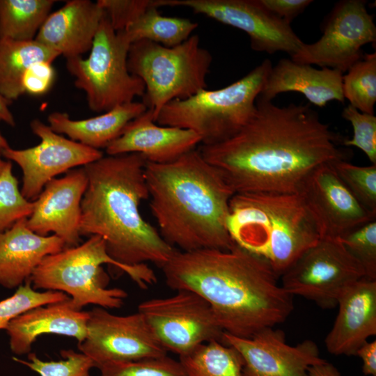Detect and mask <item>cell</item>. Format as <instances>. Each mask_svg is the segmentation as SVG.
Segmentation results:
<instances>
[{
  "label": "cell",
  "mask_w": 376,
  "mask_h": 376,
  "mask_svg": "<svg viewBox=\"0 0 376 376\" xmlns=\"http://www.w3.org/2000/svg\"><path fill=\"white\" fill-rule=\"evenodd\" d=\"M338 138L309 104L279 107L258 96L237 133L198 150L235 194H298L316 168L345 159Z\"/></svg>",
  "instance_id": "1"
},
{
  "label": "cell",
  "mask_w": 376,
  "mask_h": 376,
  "mask_svg": "<svg viewBox=\"0 0 376 376\" xmlns=\"http://www.w3.org/2000/svg\"><path fill=\"white\" fill-rule=\"evenodd\" d=\"M161 268L168 287L201 296L223 331L235 336L251 338L283 323L294 308L293 296L271 267L235 244L226 250H176Z\"/></svg>",
  "instance_id": "2"
},
{
  "label": "cell",
  "mask_w": 376,
  "mask_h": 376,
  "mask_svg": "<svg viewBox=\"0 0 376 376\" xmlns=\"http://www.w3.org/2000/svg\"><path fill=\"white\" fill-rule=\"evenodd\" d=\"M145 157L137 153L108 155L83 167L88 185L81 202V236L98 235L108 254L129 266L152 263L162 267L177 250L141 216L149 198Z\"/></svg>",
  "instance_id": "3"
},
{
  "label": "cell",
  "mask_w": 376,
  "mask_h": 376,
  "mask_svg": "<svg viewBox=\"0 0 376 376\" xmlns=\"http://www.w3.org/2000/svg\"><path fill=\"white\" fill-rule=\"evenodd\" d=\"M151 212L164 241L180 251L231 248L227 229L235 192L194 149L165 164L145 166Z\"/></svg>",
  "instance_id": "4"
},
{
  "label": "cell",
  "mask_w": 376,
  "mask_h": 376,
  "mask_svg": "<svg viewBox=\"0 0 376 376\" xmlns=\"http://www.w3.org/2000/svg\"><path fill=\"white\" fill-rule=\"evenodd\" d=\"M227 229L233 243L280 276L320 238L299 194L236 193Z\"/></svg>",
  "instance_id": "5"
},
{
  "label": "cell",
  "mask_w": 376,
  "mask_h": 376,
  "mask_svg": "<svg viewBox=\"0 0 376 376\" xmlns=\"http://www.w3.org/2000/svg\"><path fill=\"white\" fill-rule=\"evenodd\" d=\"M104 264L127 274L141 288L157 282L155 272L147 264L129 266L114 260L107 253L104 240L98 235H91L84 243L46 256L29 281L35 290L65 293L79 310L88 304L119 308L127 293L121 288H107L109 279L102 268Z\"/></svg>",
  "instance_id": "6"
},
{
  "label": "cell",
  "mask_w": 376,
  "mask_h": 376,
  "mask_svg": "<svg viewBox=\"0 0 376 376\" xmlns=\"http://www.w3.org/2000/svg\"><path fill=\"white\" fill-rule=\"evenodd\" d=\"M265 59L248 74L219 89H203L166 104L155 122L196 132L201 145L224 141L237 133L256 111V102L272 68Z\"/></svg>",
  "instance_id": "7"
},
{
  "label": "cell",
  "mask_w": 376,
  "mask_h": 376,
  "mask_svg": "<svg viewBox=\"0 0 376 376\" xmlns=\"http://www.w3.org/2000/svg\"><path fill=\"white\" fill-rule=\"evenodd\" d=\"M212 62L198 35L174 47L140 40L131 44L127 56L130 72L145 85L142 102L156 118L175 100L187 99L207 88L206 78Z\"/></svg>",
  "instance_id": "8"
},
{
  "label": "cell",
  "mask_w": 376,
  "mask_h": 376,
  "mask_svg": "<svg viewBox=\"0 0 376 376\" xmlns=\"http://www.w3.org/2000/svg\"><path fill=\"white\" fill-rule=\"evenodd\" d=\"M131 44L122 31H116L105 13L86 58L66 60V68L75 78V86L83 91L89 109L106 112L143 97V81L127 67Z\"/></svg>",
  "instance_id": "9"
},
{
  "label": "cell",
  "mask_w": 376,
  "mask_h": 376,
  "mask_svg": "<svg viewBox=\"0 0 376 376\" xmlns=\"http://www.w3.org/2000/svg\"><path fill=\"white\" fill-rule=\"evenodd\" d=\"M364 277L361 265L338 239L320 238L280 276V283L292 296L328 308L336 306L343 292Z\"/></svg>",
  "instance_id": "10"
},
{
  "label": "cell",
  "mask_w": 376,
  "mask_h": 376,
  "mask_svg": "<svg viewBox=\"0 0 376 376\" xmlns=\"http://www.w3.org/2000/svg\"><path fill=\"white\" fill-rule=\"evenodd\" d=\"M137 311L165 350L179 357L206 343L222 340L224 331L212 308L194 292L178 290L170 297L146 299Z\"/></svg>",
  "instance_id": "11"
},
{
  "label": "cell",
  "mask_w": 376,
  "mask_h": 376,
  "mask_svg": "<svg viewBox=\"0 0 376 376\" xmlns=\"http://www.w3.org/2000/svg\"><path fill=\"white\" fill-rule=\"evenodd\" d=\"M375 41L376 26L366 1L343 0L336 3L324 20L321 38L312 44L304 43L290 59L343 74L363 58L362 47Z\"/></svg>",
  "instance_id": "12"
},
{
  "label": "cell",
  "mask_w": 376,
  "mask_h": 376,
  "mask_svg": "<svg viewBox=\"0 0 376 376\" xmlns=\"http://www.w3.org/2000/svg\"><path fill=\"white\" fill-rule=\"evenodd\" d=\"M155 7H185L245 32L252 49L292 56L304 43L290 24L268 10L260 0H152Z\"/></svg>",
  "instance_id": "13"
},
{
  "label": "cell",
  "mask_w": 376,
  "mask_h": 376,
  "mask_svg": "<svg viewBox=\"0 0 376 376\" xmlns=\"http://www.w3.org/2000/svg\"><path fill=\"white\" fill-rule=\"evenodd\" d=\"M88 312L86 337L78 343V349L91 359L95 367L167 355L139 311L118 315L97 306Z\"/></svg>",
  "instance_id": "14"
},
{
  "label": "cell",
  "mask_w": 376,
  "mask_h": 376,
  "mask_svg": "<svg viewBox=\"0 0 376 376\" xmlns=\"http://www.w3.org/2000/svg\"><path fill=\"white\" fill-rule=\"evenodd\" d=\"M30 127L40 139L38 145L19 150L9 146L1 152L6 159L20 167L23 174L20 191L29 201H36L46 184L56 175L104 156L100 150L56 133L39 119L31 120Z\"/></svg>",
  "instance_id": "15"
},
{
  "label": "cell",
  "mask_w": 376,
  "mask_h": 376,
  "mask_svg": "<svg viewBox=\"0 0 376 376\" xmlns=\"http://www.w3.org/2000/svg\"><path fill=\"white\" fill-rule=\"evenodd\" d=\"M298 194L320 238L338 239L375 219L376 212L368 210L357 201L331 162L312 171Z\"/></svg>",
  "instance_id": "16"
},
{
  "label": "cell",
  "mask_w": 376,
  "mask_h": 376,
  "mask_svg": "<svg viewBox=\"0 0 376 376\" xmlns=\"http://www.w3.org/2000/svg\"><path fill=\"white\" fill-rule=\"evenodd\" d=\"M221 342L233 347L244 361V376H309V367L322 363L318 345L306 339L288 345L285 334L273 327L264 329L251 338L224 333Z\"/></svg>",
  "instance_id": "17"
},
{
  "label": "cell",
  "mask_w": 376,
  "mask_h": 376,
  "mask_svg": "<svg viewBox=\"0 0 376 376\" xmlns=\"http://www.w3.org/2000/svg\"><path fill=\"white\" fill-rule=\"evenodd\" d=\"M87 185L83 166L51 180L33 201V212L26 220L29 228L42 236L53 233L63 241L65 248L80 244L81 202Z\"/></svg>",
  "instance_id": "18"
},
{
  "label": "cell",
  "mask_w": 376,
  "mask_h": 376,
  "mask_svg": "<svg viewBox=\"0 0 376 376\" xmlns=\"http://www.w3.org/2000/svg\"><path fill=\"white\" fill-rule=\"evenodd\" d=\"M201 144L194 132L155 122L152 109L132 120L120 136L106 148L108 155L137 153L147 162L165 164L173 162Z\"/></svg>",
  "instance_id": "19"
},
{
  "label": "cell",
  "mask_w": 376,
  "mask_h": 376,
  "mask_svg": "<svg viewBox=\"0 0 376 376\" xmlns=\"http://www.w3.org/2000/svg\"><path fill=\"white\" fill-rule=\"evenodd\" d=\"M338 313L324 344L334 355L355 356L376 335V280L366 277L346 288L337 301Z\"/></svg>",
  "instance_id": "20"
},
{
  "label": "cell",
  "mask_w": 376,
  "mask_h": 376,
  "mask_svg": "<svg viewBox=\"0 0 376 376\" xmlns=\"http://www.w3.org/2000/svg\"><path fill=\"white\" fill-rule=\"evenodd\" d=\"M104 11L96 1L70 0L50 13L35 40L63 56L81 57L91 50Z\"/></svg>",
  "instance_id": "21"
},
{
  "label": "cell",
  "mask_w": 376,
  "mask_h": 376,
  "mask_svg": "<svg viewBox=\"0 0 376 376\" xmlns=\"http://www.w3.org/2000/svg\"><path fill=\"white\" fill-rule=\"evenodd\" d=\"M88 312L76 308L70 298L31 308L13 319L6 329L15 354H29L44 334L72 337L81 343L86 334Z\"/></svg>",
  "instance_id": "22"
},
{
  "label": "cell",
  "mask_w": 376,
  "mask_h": 376,
  "mask_svg": "<svg viewBox=\"0 0 376 376\" xmlns=\"http://www.w3.org/2000/svg\"><path fill=\"white\" fill-rule=\"evenodd\" d=\"M24 218L0 233V285L18 288L29 281L33 272L47 256L65 248L55 235L42 236L31 230Z\"/></svg>",
  "instance_id": "23"
},
{
  "label": "cell",
  "mask_w": 376,
  "mask_h": 376,
  "mask_svg": "<svg viewBox=\"0 0 376 376\" xmlns=\"http://www.w3.org/2000/svg\"><path fill=\"white\" fill-rule=\"evenodd\" d=\"M343 74L328 68L318 69L299 63L290 58H282L272 66L259 96L271 100L280 93H301L312 104L323 107L329 102L342 103Z\"/></svg>",
  "instance_id": "24"
},
{
  "label": "cell",
  "mask_w": 376,
  "mask_h": 376,
  "mask_svg": "<svg viewBox=\"0 0 376 376\" xmlns=\"http://www.w3.org/2000/svg\"><path fill=\"white\" fill-rule=\"evenodd\" d=\"M147 107L133 101L86 119L74 120L63 112H52L47 117L50 128L70 139L90 148H106L118 138L127 124L143 113Z\"/></svg>",
  "instance_id": "25"
},
{
  "label": "cell",
  "mask_w": 376,
  "mask_h": 376,
  "mask_svg": "<svg viewBox=\"0 0 376 376\" xmlns=\"http://www.w3.org/2000/svg\"><path fill=\"white\" fill-rule=\"evenodd\" d=\"M60 54L38 42L0 40V94L10 102L24 93L22 80L35 63L52 62Z\"/></svg>",
  "instance_id": "26"
},
{
  "label": "cell",
  "mask_w": 376,
  "mask_h": 376,
  "mask_svg": "<svg viewBox=\"0 0 376 376\" xmlns=\"http://www.w3.org/2000/svg\"><path fill=\"white\" fill-rule=\"evenodd\" d=\"M198 26V23L187 18L162 15L151 3L131 25L120 31L130 44L148 40L174 47L187 40Z\"/></svg>",
  "instance_id": "27"
},
{
  "label": "cell",
  "mask_w": 376,
  "mask_h": 376,
  "mask_svg": "<svg viewBox=\"0 0 376 376\" xmlns=\"http://www.w3.org/2000/svg\"><path fill=\"white\" fill-rule=\"evenodd\" d=\"M56 1L0 0V40H35Z\"/></svg>",
  "instance_id": "28"
},
{
  "label": "cell",
  "mask_w": 376,
  "mask_h": 376,
  "mask_svg": "<svg viewBox=\"0 0 376 376\" xmlns=\"http://www.w3.org/2000/svg\"><path fill=\"white\" fill-rule=\"evenodd\" d=\"M185 376H244V361L233 347L221 341L203 344L179 357Z\"/></svg>",
  "instance_id": "29"
},
{
  "label": "cell",
  "mask_w": 376,
  "mask_h": 376,
  "mask_svg": "<svg viewBox=\"0 0 376 376\" xmlns=\"http://www.w3.org/2000/svg\"><path fill=\"white\" fill-rule=\"evenodd\" d=\"M343 76V93L350 105L374 114L376 102V53L364 54Z\"/></svg>",
  "instance_id": "30"
},
{
  "label": "cell",
  "mask_w": 376,
  "mask_h": 376,
  "mask_svg": "<svg viewBox=\"0 0 376 376\" xmlns=\"http://www.w3.org/2000/svg\"><path fill=\"white\" fill-rule=\"evenodd\" d=\"M69 298L68 295L60 291H37L30 281H27L11 296L0 301V330H6L13 319L31 308Z\"/></svg>",
  "instance_id": "31"
},
{
  "label": "cell",
  "mask_w": 376,
  "mask_h": 376,
  "mask_svg": "<svg viewBox=\"0 0 376 376\" xmlns=\"http://www.w3.org/2000/svg\"><path fill=\"white\" fill-rule=\"evenodd\" d=\"M33 201L26 200L21 194L18 181L8 162L0 175V233L11 228L17 221L29 218L33 212Z\"/></svg>",
  "instance_id": "32"
},
{
  "label": "cell",
  "mask_w": 376,
  "mask_h": 376,
  "mask_svg": "<svg viewBox=\"0 0 376 376\" xmlns=\"http://www.w3.org/2000/svg\"><path fill=\"white\" fill-rule=\"evenodd\" d=\"M331 164L357 201L368 210L376 212V164L357 166L345 159Z\"/></svg>",
  "instance_id": "33"
},
{
  "label": "cell",
  "mask_w": 376,
  "mask_h": 376,
  "mask_svg": "<svg viewBox=\"0 0 376 376\" xmlns=\"http://www.w3.org/2000/svg\"><path fill=\"white\" fill-rule=\"evenodd\" d=\"M100 376H185L179 361L167 355L129 361L105 363L98 368Z\"/></svg>",
  "instance_id": "34"
},
{
  "label": "cell",
  "mask_w": 376,
  "mask_h": 376,
  "mask_svg": "<svg viewBox=\"0 0 376 376\" xmlns=\"http://www.w3.org/2000/svg\"><path fill=\"white\" fill-rule=\"evenodd\" d=\"M61 354L63 359L56 361H42L32 352L28 354V361L17 357H13V359L40 376H84L88 374L91 368L95 367L91 359L81 352L67 350H62Z\"/></svg>",
  "instance_id": "35"
},
{
  "label": "cell",
  "mask_w": 376,
  "mask_h": 376,
  "mask_svg": "<svg viewBox=\"0 0 376 376\" xmlns=\"http://www.w3.org/2000/svg\"><path fill=\"white\" fill-rule=\"evenodd\" d=\"M363 267L366 278L376 280V220L338 238Z\"/></svg>",
  "instance_id": "36"
},
{
  "label": "cell",
  "mask_w": 376,
  "mask_h": 376,
  "mask_svg": "<svg viewBox=\"0 0 376 376\" xmlns=\"http://www.w3.org/2000/svg\"><path fill=\"white\" fill-rule=\"evenodd\" d=\"M341 116L353 128L352 138L344 139L343 144L360 149L372 164H376V116L361 112L350 104L343 109Z\"/></svg>",
  "instance_id": "37"
},
{
  "label": "cell",
  "mask_w": 376,
  "mask_h": 376,
  "mask_svg": "<svg viewBox=\"0 0 376 376\" xmlns=\"http://www.w3.org/2000/svg\"><path fill=\"white\" fill-rule=\"evenodd\" d=\"M116 31L125 30L146 10L152 0H97Z\"/></svg>",
  "instance_id": "38"
},
{
  "label": "cell",
  "mask_w": 376,
  "mask_h": 376,
  "mask_svg": "<svg viewBox=\"0 0 376 376\" xmlns=\"http://www.w3.org/2000/svg\"><path fill=\"white\" fill-rule=\"evenodd\" d=\"M54 79V70L49 62L33 64L25 73L22 87L25 93L41 95L52 86Z\"/></svg>",
  "instance_id": "39"
},
{
  "label": "cell",
  "mask_w": 376,
  "mask_h": 376,
  "mask_svg": "<svg viewBox=\"0 0 376 376\" xmlns=\"http://www.w3.org/2000/svg\"><path fill=\"white\" fill-rule=\"evenodd\" d=\"M271 13L290 24L312 2L311 0H260Z\"/></svg>",
  "instance_id": "40"
},
{
  "label": "cell",
  "mask_w": 376,
  "mask_h": 376,
  "mask_svg": "<svg viewBox=\"0 0 376 376\" xmlns=\"http://www.w3.org/2000/svg\"><path fill=\"white\" fill-rule=\"evenodd\" d=\"M355 356L362 361V371L365 375L376 376V340L367 341L356 352Z\"/></svg>",
  "instance_id": "41"
},
{
  "label": "cell",
  "mask_w": 376,
  "mask_h": 376,
  "mask_svg": "<svg viewBox=\"0 0 376 376\" xmlns=\"http://www.w3.org/2000/svg\"><path fill=\"white\" fill-rule=\"evenodd\" d=\"M308 373L309 376H342L338 369L326 360L309 367Z\"/></svg>",
  "instance_id": "42"
},
{
  "label": "cell",
  "mask_w": 376,
  "mask_h": 376,
  "mask_svg": "<svg viewBox=\"0 0 376 376\" xmlns=\"http://www.w3.org/2000/svg\"><path fill=\"white\" fill-rule=\"evenodd\" d=\"M10 103L0 94V121L10 127H15V120L8 107Z\"/></svg>",
  "instance_id": "43"
},
{
  "label": "cell",
  "mask_w": 376,
  "mask_h": 376,
  "mask_svg": "<svg viewBox=\"0 0 376 376\" xmlns=\"http://www.w3.org/2000/svg\"><path fill=\"white\" fill-rule=\"evenodd\" d=\"M8 147H9L8 141L0 132V148L3 150Z\"/></svg>",
  "instance_id": "44"
},
{
  "label": "cell",
  "mask_w": 376,
  "mask_h": 376,
  "mask_svg": "<svg viewBox=\"0 0 376 376\" xmlns=\"http://www.w3.org/2000/svg\"><path fill=\"white\" fill-rule=\"evenodd\" d=\"M8 162V161H5V160L2 159L1 156H0V175L2 173L3 170L4 169V168L6 167Z\"/></svg>",
  "instance_id": "45"
},
{
  "label": "cell",
  "mask_w": 376,
  "mask_h": 376,
  "mask_svg": "<svg viewBox=\"0 0 376 376\" xmlns=\"http://www.w3.org/2000/svg\"><path fill=\"white\" fill-rule=\"evenodd\" d=\"M2 149L0 148V156H1Z\"/></svg>",
  "instance_id": "46"
},
{
  "label": "cell",
  "mask_w": 376,
  "mask_h": 376,
  "mask_svg": "<svg viewBox=\"0 0 376 376\" xmlns=\"http://www.w3.org/2000/svg\"><path fill=\"white\" fill-rule=\"evenodd\" d=\"M84 376H90V375H89V374H86V375H85Z\"/></svg>",
  "instance_id": "47"
}]
</instances>
